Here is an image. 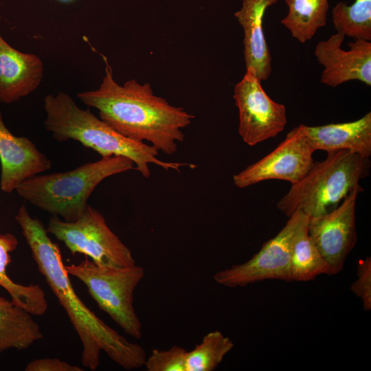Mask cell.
Segmentation results:
<instances>
[{
	"label": "cell",
	"mask_w": 371,
	"mask_h": 371,
	"mask_svg": "<svg viewBox=\"0 0 371 371\" xmlns=\"http://www.w3.org/2000/svg\"><path fill=\"white\" fill-rule=\"evenodd\" d=\"M234 99L238 110V133L244 142L255 146L276 137L285 128L284 104L273 100L261 86V80L249 69L234 87Z\"/></svg>",
	"instance_id": "9c48e42d"
},
{
	"label": "cell",
	"mask_w": 371,
	"mask_h": 371,
	"mask_svg": "<svg viewBox=\"0 0 371 371\" xmlns=\"http://www.w3.org/2000/svg\"><path fill=\"white\" fill-rule=\"evenodd\" d=\"M307 223L306 216L301 223L293 240L290 261L292 281L307 282L321 274L333 275L331 267L310 238Z\"/></svg>",
	"instance_id": "d6986e66"
},
{
	"label": "cell",
	"mask_w": 371,
	"mask_h": 371,
	"mask_svg": "<svg viewBox=\"0 0 371 371\" xmlns=\"http://www.w3.org/2000/svg\"><path fill=\"white\" fill-rule=\"evenodd\" d=\"M314 152L299 125L273 151L234 175V183L239 188L269 179L297 183L313 164Z\"/></svg>",
	"instance_id": "8fae6325"
},
{
	"label": "cell",
	"mask_w": 371,
	"mask_h": 371,
	"mask_svg": "<svg viewBox=\"0 0 371 371\" xmlns=\"http://www.w3.org/2000/svg\"><path fill=\"white\" fill-rule=\"evenodd\" d=\"M346 36L336 32L319 41L314 54L323 66L320 82L335 87L350 80L371 85V42L355 39L348 43L349 49L342 48Z\"/></svg>",
	"instance_id": "7c38bea8"
},
{
	"label": "cell",
	"mask_w": 371,
	"mask_h": 371,
	"mask_svg": "<svg viewBox=\"0 0 371 371\" xmlns=\"http://www.w3.org/2000/svg\"><path fill=\"white\" fill-rule=\"evenodd\" d=\"M46 230L62 241L72 255L84 254L99 266L125 267L136 264L131 250L110 229L102 214L89 205L74 222L52 216Z\"/></svg>",
	"instance_id": "52a82bcc"
},
{
	"label": "cell",
	"mask_w": 371,
	"mask_h": 371,
	"mask_svg": "<svg viewBox=\"0 0 371 371\" xmlns=\"http://www.w3.org/2000/svg\"><path fill=\"white\" fill-rule=\"evenodd\" d=\"M313 162L297 183L278 201L277 207L290 217L296 211L318 216L336 208L361 179L368 174L370 161L347 150L327 153Z\"/></svg>",
	"instance_id": "5b68a950"
},
{
	"label": "cell",
	"mask_w": 371,
	"mask_h": 371,
	"mask_svg": "<svg viewBox=\"0 0 371 371\" xmlns=\"http://www.w3.org/2000/svg\"><path fill=\"white\" fill-rule=\"evenodd\" d=\"M289 8L281 23L299 42L311 40L317 31L326 25L328 0H284Z\"/></svg>",
	"instance_id": "ffe728a7"
},
{
	"label": "cell",
	"mask_w": 371,
	"mask_h": 371,
	"mask_svg": "<svg viewBox=\"0 0 371 371\" xmlns=\"http://www.w3.org/2000/svg\"><path fill=\"white\" fill-rule=\"evenodd\" d=\"M306 216L296 211L273 238L265 242L249 260L219 271L214 281L227 287L245 286L265 280L292 281L290 273L291 248L296 232Z\"/></svg>",
	"instance_id": "ba28073f"
},
{
	"label": "cell",
	"mask_w": 371,
	"mask_h": 371,
	"mask_svg": "<svg viewBox=\"0 0 371 371\" xmlns=\"http://www.w3.org/2000/svg\"><path fill=\"white\" fill-rule=\"evenodd\" d=\"M1 190L11 193L25 180L49 170L52 161L26 137L14 135L0 111Z\"/></svg>",
	"instance_id": "4fadbf2b"
},
{
	"label": "cell",
	"mask_w": 371,
	"mask_h": 371,
	"mask_svg": "<svg viewBox=\"0 0 371 371\" xmlns=\"http://www.w3.org/2000/svg\"><path fill=\"white\" fill-rule=\"evenodd\" d=\"M60 3H72L74 1H75L76 0H56Z\"/></svg>",
	"instance_id": "484cf974"
},
{
	"label": "cell",
	"mask_w": 371,
	"mask_h": 371,
	"mask_svg": "<svg viewBox=\"0 0 371 371\" xmlns=\"http://www.w3.org/2000/svg\"><path fill=\"white\" fill-rule=\"evenodd\" d=\"M357 280L350 286L351 291L362 302L365 311L371 309V258L359 260L357 267Z\"/></svg>",
	"instance_id": "cb8c5ba5"
},
{
	"label": "cell",
	"mask_w": 371,
	"mask_h": 371,
	"mask_svg": "<svg viewBox=\"0 0 371 371\" xmlns=\"http://www.w3.org/2000/svg\"><path fill=\"white\" fill-rule=\"evenodd\" d=\"M43 337L30 313L0 296V352L10 348L27 349Z\"/></svg>",
	"instance_id": "e0dca14e"
},
{
	"label": "cell",
	"mask_w": 371,
	"mask_h": 371,
	"mask_svg": "<svg viewBox=\"0 0 371 371\" xmlns=\"http://www.w3.org/2000/svg\"><path fill=\"white\" fill-rule=\"evenodd\" d=\"M105 75L100 87L77 94L80 101L98 111L100 118L118 133L138 142H148L158 150L172 155L184 140L183 129L194 116L155 94L149 83L131 79L118 84L104 55Z\"/></svg>",
	"instance_id": "7a4b0ae2"
},
{
	"label": "cell",
	"mask_w": 371,
	"mask_h": 371,
	"mask_svg": "<svg viewBox=\"0 0 371 371\" xmlns=\"http://www.w3.org/2000/svg\"><path fill=\"white\" fill-rule=\"evenodd\" d=\"M25 371H82L83 369L57 358H43L32 361Z\"/></svg>",
	"instance_id": "d4e9b609"
},
{
	"label": "cell",
	"mask_w": 371,
	"mask_h": 371,
	"mask_svg": "<svg viewBox=\"0 0 371 371\" xmlns=\"http://www.w3.org/2000/svg\"><path fill=\"white\" fill-rule=\"evenodd\" d=\"M18 246V240L10 233L0 234V286L10 295L11 300L32 315L45 313L48 303L43 289L38 284L23 285L14 282L7 273L12 261L10 253Z\"/></svg>",
	"instance_id": "ac0fdd59"
},
{
	"label": "cell",
	"mask_w": 371,
	"mask_h": 371,
	"mask_svg": "<svg viewBox=\"0 0 371 371\" xmlns=\"http://www.w3.org/2000/svg\"><path fill=\"white\" fill-rule=\"evenodd\" d=\"M133 169L135 164L128 158L104 157L67 172L36 175L25 180L16 191L38 209L74 222L84 213L89 198L100 182Z\"/></svg>",
	"instance_id": "277c9868"
},
{
	"label": "cell",
	"mask_w": 371,
	"mask_h": 371,
	"mask_svg": "<svg viewBox=\"0 0 371 371\" xmlns=\"http://www.w3.org/2000/svg\"><path fill=\"white\" fill-rule=\"evenodd\" d=\"M46 117L45 128L59 142L73 139L85 147L91 148L102 157L122 156L131 159L135 170L148 178L150 175L149 164H155L166 170L180 172L181 167L196 166L192 164L168 162L157 158L159 150L145 142H138L122 135L89 109H82L72 98L59 91L44 98Z\"/></svg>",
	"instance_id": "3957f363"
},
{
	"label": "cell",
	"mask_w": 371,
	"mask_h": 371,
	"mask_svg": "<svg viewBox=\"0 0 371 371\" xmlns=\"http://www.w3.org/2000/svg\"><path fill=\"white\" fill-rule=\"evenodd\" d=\"M311 148L327 153L347 150L369 159L371 155V113L352 122L311 126L300 124Z\"/></svg>",
	"instance_id": "9a60e30c"
},
{
	"label": "cell",
	"mask_w": 371,
	"mask_h": 371,
	"mask_svg": "<svg viewBox=\"0 0 371 371\" xmlns=\"http://www.w3.org/2000/svg\"><path fill=\"white\" fill-rule=\"evenodd\" d=\"M43 74L41 59L10 45L0 34V102L18 101L40 85Z\"/></svg>",
	"instance_id": "5bb4252c"
},
{
	"label": "cell",
	"mask_w": 371,
	"mask_h": 371,
	"mask_svg": "<svg viewBox=\"0 0 371 371\" xmlns=\"http://www.w3.org/2000/svg\"><path fill=\"white\" fill-rule=\"evenodd\" d=\"M71 275L87 286L99 308L120 326L128 335L140 339L142 326L133 306V293L145 276L136 264L125 267H107L88 259L78 264L65 265Z\"/></svg>",
	"instance_id": "8992f818"
},
{
	"label": "cell",
	"mask_w": 371,
	"mask_h": 371,
	"mask_svg": "<svg viewBox=\"0 0 371 371\" xmlns=\"http://www.w3.org/2000/svg\"><path fill=\"white\" fill-rule=\"evenodd\" d=\"M332 18L337 32L371 41V0H355L350 5L340 1L333 8Z\"/></svg>",
	"instance_id": "44dd1931"
},
{
	"label": "cell",
	"mask_w": 371,
	"mask_h": 371,
	"mask_svg": "<svg viewBox=\"0 0 371 371\" xmlns=\"http://www.w3.org/2000/svg\"><path fill=\"white\" fill-rule=\"evenodd\" d=\"M186 355L187 350L177 345L168 350L154 349L144 366L148 371H186Z\"/></svg>",
	"instance_id": "603a6c76"
},
{
	"label": "cell",
	"mask_w": 371,
	"mask_h": 371,
	"mask_svg": "<svg viewBox=\"0 0 371 371\" xmlns=\"http://www.w3.org/2000/svg\"><path fill=\"white\" fill-rule=\"evenodd\" d=\"M15 219L39 272L66 311L82 342L83 366L95 370L100 363L101 350L124 369L131 370L143 366L146 358L143 347L129 341L108 326L77 295L63 262L58 245L49 237L43 223L30 215L25 204L19 207Z\"/></svg>",
	"instance_id": "6da1fadb"
},
{
	"label": "cell",
	"mask_w": 371,
	"mask_h": 371,
	"mask_svg": "<svg viewBox=\"0 0 371 371\" xmlns=\"http://www.w3.org/2000/svg\"><path fill=\"white\" fill-rule=\"evenodd\" d=\"M279 0H243L241 8L234 16L244 32V59L246 69H251L262 81L271 73V56L267 43L263 21L266 10Z\"/></svg>",
	"instance_id": "2e32d148"
},
{
	"label": "cell",
	"mask_w": 371,
	"mask_h": 371,
	"mask_svg": "<svg viewBox=\"0 0 371 371\" xmlns=\"http://www.w3.org/2000/svg\"><path fill=\"white\" fill-rule=\"evenodd\" d=\"M363 188L355 185L339 207L314 217H308V234L333 275L340 272L357 240L355 211Z\"/></svg>",
	"instance_id": "30bf717a"
},
{
	"label": "cell",
	"mask_w": 371,
	"mask_h": 371,
	"mask_svg": "<svg viewBox=\"0 0 371 371\" xmlns=\"http://www.w3.org/2000/svg\"><path fill=\"white\" fill-rule=\"evenodd\" d=\"M234 344L221 332L214 330L206 334L201 342L187 351L186 371H212L222 362Z\"/></svg>",
	"instance_id": "7402d4cb"
}]
</instances>
